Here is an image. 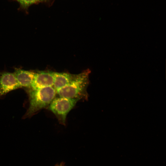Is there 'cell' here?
Listing matches in <instances>:
<instances>
[{"mask_svg": "<svg viewBox=\"0 0 166 166\" xmlns=\"http://www.w3.org/2000/svg\"><path fill=\"white\" fill-rule=\"evenodd\" d=\"M90 71L87 69L76 74L74 80L67 85L56 90L59 97L75 99L78 101L87 100V87Z\"/></svg>", "mask_w": 166, "mask_h": 166, "instance_id": "2", "label": "cell"}, {"mask_svg": "<svg viewBox=\"0 0 166 166\" xmlns=\"http://www.w3.org/2000/svg\"><path fill=\"white\" fill-rule=\"evenodd\" d=\"M78 101L63 97H55L48 109L54 114L61 124L65 125L68 114Z\"/></svg>", "mask_w": 166, "mask_h": 166, "instance_id": "3", "label": "cell"}, {"mask_svg": "<svg viewBox=\"0 0 166 166\" xmlns=\"http://www.w3.org/2000/svg\"><path fill=\"white\" fill-rule=\"evenodd\" d=\"M22 7L27 9L31 5L39 2L46 1L48 0H16Z\"/></svg>", "mask_w": 166, "mask_h": 166, "instance_id": "8", "label": "cell"}, {"mask_svg": "<svg viewBox=\"0 0 166 166\" xmlns=\"http://www.w3.org/2000/svg\"><path fill=\"white\" fill-rule=\"evenodd\" d=\"M34 72L16 69L13 73L21 87L31 89Z\"/></svg>", "mask_w": 166, "mask_h": 166, "instance_id": "6", "label": "cell"}, {"mask_svg": "<svg viewBox=\"0 0 166 166\" xmlns=\"http://www.w3.org/2000/svg\"><path fill=\"white\" fill-rule=\"evenodd\" d=\"M20 88L13 73H0V97Z\"/></svg>", "mask_w": 166, "mask_h": 166, "instance_id": "4", "label": "cell"}, {"mask_svg": "<svg viewBox=\"0 0 166 166\" xmlns=\"http://www.w3.org/2000/svg\"><path fill=\"white\" fill-rule=\"evenodd\" d=\"M56 166H64L63 164H60L59 165H58Z\"/></svg>", "mask_w": 166, "mask_h": 166, "instance_id": "9", "label": "cell"}, {"mask_svg": "<svg viewBox=\"0 0 166 166\" xmlns=\"http://www.w3.org/2000/svg\"><path fill=\"white\" fill-rule=\"evenodd\" d=\"M29 106L24 117L33 116L41 109L49 106L55 97L56 91L53 86L28 90Z\"/></svg>", "mask_w": 166, "mask_h": 166, "instance_id": "1", "label": "cell"}, {"mask_svg": "<svg viewBox=\"0 0 166 166\" xmlns=\"http://www.w3.org/2000/svg\"><path fill=\"white\" fill-rule=\"evenodd\" d=\"M54 72L41 71L35 72L30 89L53 86Z\"/></svg>", "mask_w": 166, "mask_h": 166, "instance_id": "5", "label": "cell"}, {"mask_svg": "<svg viewBox=\"0 0 166 166\" xmlns=\"http://www.w3.org/2000/svg\"><path fill=\"white\" fill-rule=\"evenodd\" d=\"M76 75L66 73L54 72L53 87L56 90L67 85L74 80Z\"/></svg>", "mask_w": 166, "mask_h": 166, "instance_id": "7", "label": "cell"}]
</instances>
